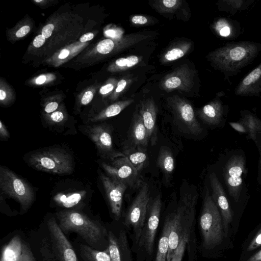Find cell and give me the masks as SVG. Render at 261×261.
<instances>
[{"instance_id":"obj_1","label":"cell","mask_w":261,"mask_h":261,"mask_svg":"<svg viewBox=\"0 0 261 261\" xmlns=\"http://www.w3.org/2000/svg\"><path fill=\"white\" fill-rule=\"evenodd\" d=\"M261 49V44L248 41L227 43L208 55L213 65L228 74H237L250 63Z\"/></svg>"},{"instance_id":"obj_2","label":"cell","mask_w":261,"mask_h":261,"mask_svg":"<svg viewBox=\"0 0 261 261\" xmlns=\"http://www.w3.org/2000/svg\"><path fill=\"white\" fill-rule=\"evenodd\" d=\"M57 217L63 231L75 232L91 245L97 244L106 233V229L97 221L78 211H61Z\"/></svg>"},{"instance_id":"obj_3","label":"cell","mask_w":261,"mask_h":261,"mask_svg":"<svg viewBox=\"0 0 261 261\" xmlns=\"http://www.w3.org/2000/svg\"><path fill=\"white\" fill-rule=\"evenodd\" d=\"M199 225L205 247L213 248L222 242L224 236L222 219L208 189L205 193Z\"/></svg>"},{"instance_id":"obj_4","label":"cell","mask_w":261,"mask_h":261,"mask_svg":"<svg viewBox=\"0 0 261 261\" xmlns=\"http://www.w3.org/2000/svg\"><path fill=\"white\" fill-rule=\"evenodd\" d=\"M73 158L67 151L59 148H49L32 153L29 164L34 168L51 173L65 175L74 170Z\"/></svg>"},{"instance_id":"obj_5","label":"cell","mask_w":261,"mask_h":261,"mask_svg":"<svg viewBox=\"0 0 261 261\" xmlns=\"http://www.w3.org/2000/svg\"><path fill=\"white\" fill-rule=\"evenodd\" d=\"M1 193L17 200L23 210H27L34 200V193L31 186L9 169L0 167Z\"/></svg>"},{"instance_id":"obj_6","label":"cell","mask_w":261,"mask_h":261,"mask_svg":"<svg viewBox=\"0 0 261 261\" xmlns=\"http://www.w3.org/2000/svg\"><path fill=\"white\" fill-rule=\"evenodd\" d=\"M150 194L149 186L143 181L125 215L124 224L133 229L136 243L139 242L146 223Z\"/></svg>"},{"instance_id":"obj_7","label":"cell","mask_w":261,"mask_h":261,"mask_svg":"<svg viewBox=\"0 0 261 261\" xmlns=\"http://www.w3.org/2000/svg\"><path fill=\"white\" fill-rule=\"evenodd\" d=\"M167 101L175 121L182 132L195 136L202 133L203 128L188 101L177 95L168 97Z\"/></svg>"},{"instance_id":"obj_8","label":"cell","mask_w":261,"mask_h":261,"mask_svg":"<svg viewBox=\"0 0 261 261\" xmlns=\"http://www.w3.org/2000/svg\"><path fill=\"white\" fill-rule=\"evenodd\" d=\"M101 166L110 177L124 183L130 188H139L144 181L141 173L125 156L115 159L111 164L102 163Z\"/></svg>"},{"instance_id":"obj_9","label":"cell","mask_w":261,"mask_h":261,"mask_svg":"<svg viewBox=\"0 0 261 261\" xmlns=\"http://www.w3.org/2000/svg\"><path fill=\"white\" fill-rule=\"evenodd\" d=\"M244 155L235 154L225 164L223 174L229 196L238 202L243 185V174L245 170Z\"/></svg>"},{"instance_id":"obj_10","label":"cell","mask_w":261,"mask_h":261,"mask_svg":"<svg viewBox=\"0 0 261 261\" xmlns=\"http://www.w3.org/2000/svg\"><path fill=\"white\" fill-rule=\"evenodd\" d=\"M86 131L102 157L112 161L117 158L125 156L123 152L116 150L113 147L110 126L104 124L93 125L86 127Z\"/></svg>"},{"instance_id":"obj_11","label":"cell","mask_w":261,"mask_h":261,"mask_svg":"<svg viewBox=\"0 0 261 261\" xmlns=\"http://www.w3.org/2000/svg\"><path fill=\"white\" fill-rule=\"evenodd\" d=\"M149 206L147 220L138 244L140 247H144L148 253L151 254L153 249L154 238L160 218L162 207L161 195L156 196Z\"/></svg>"},{"instance_id":"obj_12","label":"cell","mask_w":261,"mask_h":261,"mask_svg":"<svg viewBox=\"0 0 261 261\" xmlns=\"http://www.w3.org/2000/svg\"><path fill=\"white\" fill-rule=\"evenodd\" d=\"M194 73L187 65L177 67L162 80L161 88L168 92L189 91L193 87Z\"/></svg>"},{"instance_id":"obj_13","label":"cell","mask_w":261,"mask_h":261,"mask_svg":"<svg viewBox=\"0 0 261 261\" xmlns=\"http://www.w3.org/2000/svg\"><path fill=\"white\" fill-rule=\"evenodd\" d=\"M111 211L116 220L121 217L123 198L128 186L103 173L100 175Z\"/></svg>"},{"instance_id":"obj_14","label":"cell","mask_w":261,"mask_h":261,"mask_svg":"<svg viewBox=\"0 0 261 261\" xmlns=\"http://www.w3.org/2000/svg\"><path fill=\"white\" fill-rule=\"evenodd\" d=\"M51 241L60 261H79L71 244L54 218L47 223Z\"/></svg>"},{"instance_id":"obj_15","label":"cell","mask_w":261,"mask_h":261,"mask_svg":"<svg viewBox=\"0 0 261 261\" xmlns=\"http://www.w3.org/2000/svg\"><path fill=\"white\" fill-rule=\"evenodd\" d=\"M209 179L212 192L211 196L222 217L224 237H227L229 226L232 219V212L223 187L216 174L211 173Z\"/></svg>"},{"instance_id":"obj_16","label":"cell","mask_w":261,"mask_h":261,"mask_svg":"<svg viewBox=\"0 0 261 261\" xmlns=\"http://www.w3.org/2000/svg\"><path fill=\"white\" fill-rule=\"evenodd\" d=\"M138 111L146 129L149 142L152 146L155 145L158 142V107L154 100L149 98L140 102Z\"/></svg>"},{"instance_id":"obj_17","label":"cell","mask_w":261,"mask_h":261,"mask_svg":"<svg viewBox=\"0 0 261 261\" xmlns=\"http://www.w3.org/2000/svg\"><path fill=\"white\" fill-rule=\"evenodd\" d=\"M108 252L112 261H132L126 235L121 230L118 238L108 232Z\"/></svg>"},{"instance_id":"obj_18","label":"cell","mask_w":261,"mask_h":261,"mask_svg":"<svg viewBox=\"0 0 261 261\" xmlns=\"http://www.w3.org/2000/svg\"><path fill=\"white\" fill-rule=\"evenodd\" d=\"M127 137L128 145L146 148L149 143L146 129L138 111L133 115Z\"/></svg>"},{"instance_id":"obj_19","label":"cell","mask_w":261,"mask_h":261,"mask_svg":"<svg viewBox=\"0 0 261 261\" xmlns=\"http://www.w3.org/2000/svg\"><path fill=\"white\" fill-rule=\"evenodd\" d=\"M261 92V64L251 71L237 87V95L248 96Z\"/></svg>"},{"instance_id":"obj_20","label":"cell","mask_w":261,"mask_h":261,"mask_svg":"<svg viewBox=\"0 0 261 261\" xmlns=\"http://www.w3.org/2000/svg\"><path fill=\"white\" fill-rule=\"evenodd\" d=\"M197 114L207 124L218 125L223 115L222 103L220 100L215 99L197 111Z\"/></svg>"},{"instance_id":"obj_21","label":"cell","mask_w":261,"mask_h":261,"mask_svg":"<svg viewBox=\"0 0 261 261\" xmlns=\"http://www.w3.org/2000/svg\"><path fill=\"white\" fill-rule=\"evenodd\" d=\"M146 148L127 145L122 152L129 162L138 171L141 173L143 169L148 162Z\"/></svg>"},{"instance_id":"obj_22","label":"cell","mask_w":261,"mask_h":261,"mask_svg":"<svg viewBox=\"0 0 261 261\" xmlns=\"http://www.w3.org/2000/svg\"><path fill=\"white\" fill-rule=\"evenodd\" d=\"M22 244L21 238L18 235L15 236L3 248L0 261H20Z\"/></svg>"},{"instance_id":"obj_23","label":"cell","mask_w":261,"mask_h":261,"mask_svg":"<svg viewBox=\"0 0 261 261\" xmlns=\"http://www.w3.org/2000/svg\"><path fill=\"white\" fill-rule=\"evenodd\" d=\"M191 47L192 43L189 41L177 42L163 54L161 57V62L162 63H167L178 60L185 56Z\"/></svg>"},{"instance_id":"obj_24","label":"cell","mask_w":261,"mask_h":261,"mask_svg":"<svg viewBox=\"0 0 261 261\" xmlns=\"http://www.w3.org/2000/svg\"><path fill=\"white\" fill-rule=\"evenodd\" d=\"M156 166L165 176H169L174 169V160L170 148L165 146L160 147L156 160Z\"/></svg>"},{"instance_id":"obj_25","label":"cell","mask_w":261,"mask_h":261,"mask_svg":"<svg viewBox=\"0 0 261 261\" xmlns=\"http://www.w3.org/2000/svg\"><path fill=\"white\" fill-rule=\"evenodd\" d=\"M239 122L245 127L248 139L252 140L256 143L258 136L261 134V120L252 114L246 113Z\"/></svg>"},{"instance_id":"obj_26","label":"cell","mask_w":261,"mask_h":261,"mask_svg":"<svg viewBox=\"0 0 261 261\" xmlns=\"http://www.w3.org/2000/svg\"><path fill=\"white\" fill-rule=\"evenodd\" d=\"M86 191H81L68 193H59L54 197V201L59 206L71 208L77 205L86 195Z\"/></svg>"},{"instance_id":"obj_27","label":"cell","mask_w":261,"mask_h":261,"mask_svg":"<svg viewBox=\"0 0 261 261\" xmlns=\"http://www.w3.org/2000/svg\"><path fill=\"white\" fill-rule=\"evenodd\" d=\"M171 224V218L168 215L165 221L162 235L159 240L155 261H166Z\"/></svg>"},{"instance_id":"obj_28","label":"cell","mask_w":261,"mask_h":261,"mask_svg":"<svg viewBox=\"0 0 261 261\" xmlns=\"http://www.w3.org/2000/svg\"><path fill=\"white\" fill-rule=\"evenodd\" d=\"M134 102L133 99H127L114 103L108 107L99 115L93 118L91 121H98L115 116Z\"/></svg>"},{"instance_id":"obj_29","label":"cell","mask_w":261,"mask_h":261,"mask_svg":"<svg viewBox=\"0 0 261 261\" xmlns=\"http://www.w3.org/2000/svg\"><path fill=\"white\" fill-rule=\"evenodd\" d=\"M80 248L81 255L84 261H112L108 249L101 251L83 244L80 245Z\"/></svg>"},{"instance_id":"obj_30","label":"cell","mask_w":261,"mask_h":261,"mask_svg":"<svg viewBox=\"0 0 261 261\" xmlns=\"http://www.w3.org/2000/svg\"><path fill=\"white\" fill-rule=\"evenodd\" d=\"M181 4V0H159L154 1L152 6L159 13L169 14L177 10Z\"/></svg>"},{"instance_id":"obj_31","label":"cell","mask_w":261,"mask_h":261,"mask_svg":"<svg viewBox=\"0 0 261 261\" xmlns=\"http://www.w3.org/2000/svg\"><path fill=\"white\" fill-rule=\"evenodd\" d=\"M142 60V57L131 55L117 59L112 65L113 71H124L133 68L138 65Z\"/></svg>"},{"instance_id":"obj_32","label":"cell","mask_w":261,"mask_h":261,"mask_svg":"<svg viewBox=\"0 0 261 261\" xmlns=\"http://www.w3.org/2000/svg\"><path fill=\"white\" fill-rule=\"evenodd\" d=\"M214 28L219 35L223 37L230 36L232 33V25L228 20L221 18L214 24Z\"/></svg>"},{"instance_id":"obj_33","label":"cell","mask_w":261,"mask_h":261,"mask_svg":"<svg viewBox=\"0 0 261 261\" xmlns=\"http://www.w3.org/2000/svg\"><path fill=\"white\" fill-rule=\"evenodd\" d=\"M114 48V40L110 39H106L100 41L96 46L97 51L102 55H107L112 53Z\"/></svg>"},{"instance_id":"obj_34","label":"cell","mask_w":261,"mask_h":261,"mask_svg":"<svg viewBox=\"0 0 261 261\" xmlns=\"http://www.w3.org/2000/svg\"><path fill=\"white\" fill-rule=\"evenodd\" d=\"M188 240V236L182 239L175 250L171 261H181Z\"/></svg>"},{"instance_id":"obj_35","label":"cell","mask_w":261,"mask_h":261,"mask_svg":"<svg viewBox=\"0 0 261 261\" xmlns=\"http://www.w3.org/2000/svg\"><path fill=\"white\" fill-rule=\"evenodd\" d=\"M132 82V78L127 77L119 80L117 83L113 94V99H116L128 87Z\"/></svg>"},{"instance_id":"obj_36","label":"cell","mask_w":261,"mask_h":261,"mask_svg":"<svg viewBox=\"0 0 261 261\" xmlns=\"http://www.w3.org/2000/svg\"><path fill=\"white\" fill-rule=\"evenodd\" d=\"M47 120L51 124H58L64 122L66 119L65 114L61 111H56L53 113L47 114Z\"/></svg>"},{"instance_id":"obj_37","label":"cell","mask_w":261,"mask_h":261,"mask_svg":"<svg viewBox=\"0 0 261 261\" xmlns=\"http://www.w3.org/2000/svg\"><path fill=\"white\" fill-rule=\"evenodd\" d=\"M261 246V228L257 231L254 237L249 243L247 250L249 251L254 250Z\"/></svg>"},{"instance_id":"obj_38","label":"cell","mask_w":261,"mask_h":261,"mask_svg":"<svg viewBox=\"0 0 261 261\" xmlns=\"http://www.w3.org/2000/svg\"><path fill=\"white\" fill-rule=\"evenodd\" d=\"M20 261H35L31 249L24 243H23L22 244V251Z\"/></svg>"},{"instance_id":"obj_39","label":"cell","mask_w":261,"mask_h":261,"mask_svg":"<svg viewBox=\"0 0 261 261\" xmlns=\"http://www.w3.org/2000/svg\"><path fill=\"white\" fill-rule=\"evenodd\" d=\"M130 21L134 24L145 25L149 23V19L145 16L136 15L131 17Z\"/></svg>"},{"instance_id":"obj_40","label":"cell","mask_w":261,"mask_h":261,"mask_svg":"<svg viewBox=\"0 0 261 261\" xmlns=\"http://www.w3.org/2000/svg\"><path fill=\"white\" fill-rule=\"evenodd\" d=\"M115 84L116 81L114 80L102 86L99 90L100 93L102 95H106L111 92L115 88Z\"/></svg>"},{"instance_id":"obj_41","label":"cell","mask_w":261,"mask_h":261,"mask_svg":"<svg viewBox=\"0 0 261 261\" xmlns=\"http://www.w3.org/2000/svg\"><path fill=\"white\" fill-rule=\"evenodd\" d=\"M55 28L53 24H48L45 25L41 31V35L45 38H48L52 34Z\"/></svg>"},{"instance_id":"obj_42","label":"cell","mask_w":261,"mask_h":261,"mask_svg":"<svg viewBox=\"0 0 261 261\" xmlns=\"http://www.w3.org/2000/svg\"><path fill=\"white\" fill-rule=\"evenodd\" d=\"M229 124L230 126L236 131L243 134L247 133V130L245 127L240 122H230Z\"/></svg>"},{"instance_id":"obj_43","label":"cell","mask_w":261,"mask_h":261,"mask_svg":"<svg viewBox=\"0 0 261 261\" xmlns=\"http://www.w3.org/2000/svg\"><path fill=\"white\" fill-rule=\"evenodd\" d=\"M93 97V94L91 91H86L81 99V103L83 105H86L90 103Z\"/></svg>"},{"instance_id":"obj_44","label":"cell","mask_w":261,"mask_h":261,"mask_svg":"<svg viewBox=\"0 0 261 261\" xmlns=\"http://www.w3.org/2000/svg\"><path fill=\"white\" fill-rule=\"evenodd\" d=\"M58 103L56 101L50 102L47 103L44 108V111L47 114L53 113L58 109Z\"/></svg>"},{"instance_id":"obj_45","label":"cell","mask_w":261,"mask_h":261,"mask_svg":"<svg viewBox=\"0 0 261 261\" xmlns=\"http://www.w3.org/2000/svg\"><path fill=\"white\" fill-rule=\"evenodd\" d=\"M0 137L3 139H7L10 138L9 133L2 121H0Z\"/></svg>"},{"instance_id":"obj_46","label":"cell","mask_w":261,"mask_h":261,"mask_svg":"<svg viewBox=\"0 0 261 261\" xmlns=\"http://www.w3.org/2000/svg\"><path fill=\"white\" fill-rule=\"evenodd\" d=\"M45 39L42 35H39L35 38L33 43V45L37 48L40 47L45 43Z\"/></svg>"},{"instance_id":"obj_47","label":"cell","mask_w":261,"mask_h":261,"mask_svg":"<svg viewBox=\"0 0 261 261\" xmlns=\"http://www.w3.org/2000/svg\"><path fill=\"white\" fill-rule=\"evenodd\" d=\"M30 31L29 25H24L20 28L16 33L17 37L20 38L25 36Z\"/></svg>"},{"instance_id":"obj_48","label":"cell","mask_w":261,"mask_h":261,"mask_svg":"<svg viewBox=\"0 0 261 261\" xmlns=\"http://www.w3.org/2000/svg\"><path fill=\"white\" fill-rule=\"evenodd\" d=\"M94 37V34L92 33H88L85 34H84L81 37L80 39V41L81 42H85L88 41H90L92 40Z\"/></svg>"},{"instance_id":"obj_49","label":"cell","mask_w":261,"mask_h":261,"mask_svg":"<svg viewBox=\"0 0 261 261\" xmlns=\"http://www.w3.org/2000/svg\"><path fill=\"white\" fill-rule=\"evenodd\" d=\"M246 261H261V249L251 255Z\"/></svg>"},{"instance_id":"obj_50","label":"cell","mask_w":261,"mask_h":261,"mask_svg":"<svg viewBox=\"0 0 261 261\" xmlns=\"http://www.w3.org/2000/svg\"><path fill=\"white\" fill-rule=\"evenodd\" d=\"M69 55V50L66 49H63L61 50L59 55V58L60 59H64L67 57Z\"/></svg>"},{"instance_id":"obj_51","label":"cell","mask_w":261,"mask_h":261,"mask_svg":"<svg viewBox=\"0 0 261 261\" xmlns=\"http://www.w3.org/2000/svg\"><path fill=\"white\" fill-rule=\"evenodd\" d=\"M258 151H259V161H258L259 177L260 178V184H261V144L259 145H258Z\"/></svg>"},{"instance_id":"obj_52","label":"cell","mask_w":261,"mask_h":261,"mask_svg":"<svg viewBox=\"0 0 261 261\" xmlns=\"http://www.w3.org/2000/svg\"><path fill=\"white\" fill-rule=\"evenodd\" d=\"M46 79V77L45 75H40L36 80V83L38 85H41L45 82Z\"/></svg>"},{"instance_id":"obj_53","label":"cell","mask_w":261,"mask_h":261,"mask_svg":"<svg viewBox=\"0 0 261 261\" xmlns=\"http://www.w3.org/2000/svg\"><path fill=\"white\" fill-rule=\"evenodd\" d=\"M6 97V94L5 92L3 90H0V100H1V101H3V100H4L5 99Z\"/></svg>"},{"instance_id":"obj_54","label":"cell","mask_w":261,"mask_h":261,"mask_svg":"<svg viewBox=\"0 0 261 261\" xmlns=\"http://www.w3.org/2000/svg\"><path fill=\"white\" fill-rule=\"evenodd\" d=\"M106 34L108 36H114L115 33L113 30H108L106 32Z\"/></svg>"},{"instance_id":"obj_55","label":"cell","mask_w":261,"mask_h":261,"mask_svg":"<svg viewBox=\"0 0 261 261\" xmlns=\"http://www.w3.org/2000/svg\"><path fill=\"white\" fill-rule=\"evenodd\" d=\"M42 1V0H40V1H38V0H35V2H37V3H40V2H41Z\"/></svg>"}]
</instances>
